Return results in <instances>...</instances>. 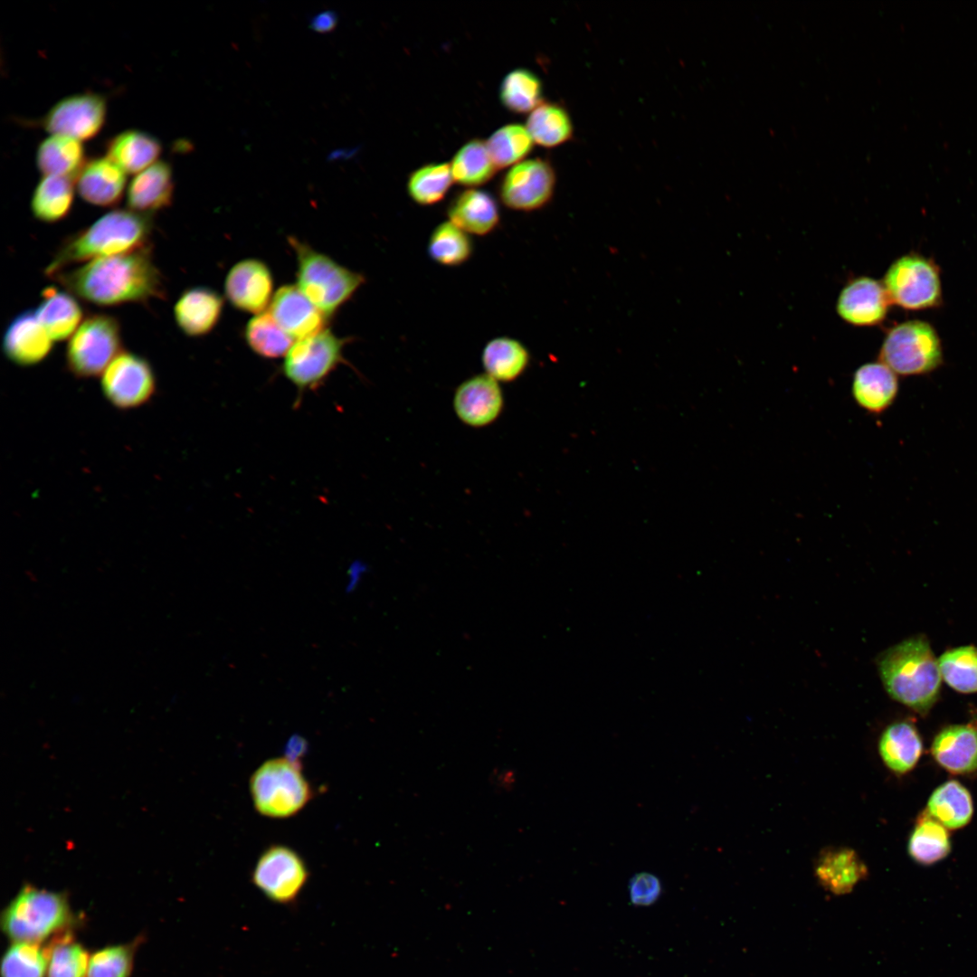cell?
Returning <instances> with one entry per match:
<instances>
[{
  "instance_id": "cell-1",
  "label": "cell",
  "mask_w": 977,
  "mask_h": 977,
  "mask_svg": "<svg viewBox=\"0 0 977 977\" xmlns=\"http://www.w3.org/2000/svg\"><path fill=\"white\" fill-rule=\"evenodd\" d=\"M51 279L73 296L101 307L166 298L163 275L153 259L150 243L63 270Z\"/></svg>"
},
{
  "instance_id": "cell-2",
  "label": "cell",
  "mask_w": 977,
  "mask_h": 977,
  "mask_svg": "<svg viewBox=\"0 0 977 977\" xmlns=\"http://www.w3.org/2000/svg\"><path fill=\"white\" fill-rule=\"evenodd\" d=\"M152 215L114 209L66 237L44 269L51 278L80 262L125 253L149 244Z\"/></svg>"
},
{
  "instance_id": "cell-3",
  "label": "cell",
  "mask_w": 977,
  "mask_h": 977,
  "mask_svg": "<svg viewBox=\"0 0 977 977\" xmlns=\"http://www.w3.org/2000/svg\"><path fill=\"white\" fill-rule=\"evenodd\" d=\"M877 668L883 686L896 701L925 715L939 697L941 674L925 637L903 640L882 653Z\"/></svg>"
},
{
  "instance_id": "cell-4",
  "label": "cell",
  "mask_w": 977,
  "mask_h": 977,
  "mask_svg": "<svg viewBox=\"0 0 977 977\" xmlns=\"http://www.w3.org/2000/svg\"><path fill=\"white\" fill-rule=\"evenodd\" d=\"M74 915L64 892L25 884L3 909L0 925L12 943L43 944L71 929Z\"/></svg>"
},
{
  "instance_id": "cell-5",
  "label": "cell",
  "mask_w": 977,
  "mask_h": 977,
  "mask_svg": "<svg viewBox=\"0 0 977 977\" xmlns=\"http://www.w3.org/2000/svg\"><path fill=\"white\" fill-rule=\"evenodd\" d=\"M297 259V286L327 318H331L365 282L352 270L296 238H289Z\"/></svg>"
},
{
  "instance_id": "cell-6",
  "label": "cell",
  "mask_w": 977,
  "mask_h": 977,
  "mask_svg": "<svg viewBox=\"0 0 977 977\" xmlns=\"http://www.w3.org/2000/svg\"><path fill=\"white\" fill-rule=\"evenodd\" d=\"M250 792L255 810L273 819L296 815L312 798L302 766L286 757L262 763L251 776Z\"/></svg>"
},
{
  "instance_id": "cell-7",
  "label": "cell",
  "mask_w": 977,
  "mask_h": 977,
  "mask_svg": "<svg viewBox=\"0 0 977 977\" xmlns=\"http://www.w3.org/2000/svg\"><path fill=\"white\" fill-rule=\"evenodd\" d=\"M878 358L896 375L928 374L943 363V351L934 328L921 320H909L887 334Z\"/></svg>"
},
{
  "instance_id": "cell-8",
  "label": "cell",
  "mask_w": 977,
  "mask_h": 977,
  "mask_svg": "<svg viewBox=\"0 0 977 977\" xmlns=\"http://www.w3.org/2000/svg\"><path fill=\"white\" fill-rule=\"evenodd\" d=\"M121 346L119 320L105 313L91 314L70 337L66 366L78 378L98 376L122 351Z\"/></svg>"
},
{
  "instance_id": "cell-9",
  "label": "cell",
  "mask_w": 977,
  "mask_h": 977,
  "mask_svg": "<svg viewBox=\"0 0 977 977\" xmlns=\"http://www.w3.org/2000/svg\"><path fill=\"white\" fill-rule=\"evenodd\" d=\"M346 340L329 328L298 340L284 356V376L299 393L317 389L345 361Z\"/></svg>"
},
{
  "instance_id": "cell-10",
  "label": "cell",
  "mask_w": 977,
  "mask_h": 977,
  "mask_svg": "<svg viewBox=\"0 0 977 977\" xmlns=\"http://www.w3.org/2000/svg\"><path fill=\"white\" fill-rule=\"evenodd\" d=\"M883 286L891 303L906 309H924L941 301L937 267L918 254H906L887 270Z\"/></svg>"
},
{
  "instance_id": "cell-11",
  "label": "cell",
  "mask_w": 977,
  "mask_h": 977,
  "mask_svg": "<svg viewBox=\"0 0 977 977\" xmlns=\"http://www.w3.org/2000/svg\"><path fill=\"white\" fill-rule=\"evenodd\" d=\"M309 872L302 857L284 845H271L259 857L253 871V885L270 901L279 905L296 902Z\"/></svg>"
},
{
  "instance_id": "cell-12",
  "label": "cell",
  "mask_w": 977,
  "mask_h": 977,
  "mask_svg": "<svg viewBox=\"0 0 977 977\" xmlns=\"http://www.w3.org/2000/svg\"><path fill=\"white\" fill-rule=\"evenodd\" d=\"M555 185V171L548 160L527 159L514 165L502 176L498 197L510 210L534 212L549 204Z\"/></svg>"
},
{
  "instance_id": "cell-13",
  "label": "cell",
  "mask_w": 977,
  "mask_h": 977,
  "mask_svg": "<svg viewBox=\"0 0 977 977\" xmlns=\"http://www.w3.org/2000/svg\"><path fill=\"white\" fill-rule=\"evenodd\" d=\"M100 384L104 396L112 405L130 410L144 405L152 398L157 380L145 357L121 351L102 373Z\"/></svg>"
},
{
  "instance_id": "cell-14",
  "label": "cell",
  "mask_w": 977,
  "mask_h": 977,
  "mask_svg": "<svg viewBox=\"0 0 977 977\" xmlns=\"http://www.w3.org/2000/svg\"><path fill=\"white\" fill-rule=\"evenodd\" d=\"M107 109V100L103 95L86 91L62 98L36 122L51 135L84 141L100 132Z\"/></svg>"
},
{
  "instance_id": "cell-15",
  "label": "cell",
  "mask_w": 977,
  "mask_h": 977,
  "mask_svg": "<svg viewBox=\"0 0 977 977\" xmlns=\"http://www.w3.org/2000/svg\"><path fill=\"white\" fill-rule=\"evenodd\" d=\"M273 277L262 261L245 259L236 262L224 280V293L237 309L254 315L265 311L273 298Z\"/></svg>"
},
{
  "instance_id": "cell-16",
  "label": "cell",
  "mask_w": 977,
  "mask_h": 977,
  "mask_svg": "<svg viewBox=\"0 0 977 977\" xmlns=\"http://www.w3.org/2000/svg\"><path fill=\"white\" fill-rule=\"evenodd\" d=\"M503 406L498 382L487 374L465 380L457 387L453 397V407L459 419L474 428L492 423L500 415Z\"/></svg>"
},
{
  "instance_id": "cell-17",
  "label": "cell",
  "mask_w": 977,
  "mask_h": 977,
  "mask_svg": "<svg viewBox=\"0 0 977 977\" xmlns=\"http://www.w3.org/2000/svg\"><path fill=\"white\" fill-rule=\"evenodd\" d=\"M270 313L293 339L313 336L326 328L327 317L296 285L280 287L270 302Z\"/></svg>"
},
{
  "instance_id": "cell-18",
  "label": "cell",
  "mask_w": 977,
  "mask_h": 977,
  "mask_svg": "<svg viewBox=\"0 0 977 977\" xmlns=\"http://www.w3.org/2000/svg\"><path fill=\"white\" fill-rule=\"evenodd\" d=\"M52 342L35 312L29 309L20 312L9 322L2 337V349L14 364L31 366L49 356Z\"/></svg>"
},
{
  "instance_id": "cell-19",
  "label": "cell",
  "mask_w": 977,
  "mask_h": 977,
  "mask_svg": "<svg viewBox=\"0 0 977 977\" xmlns=\"http://www.w3.org/2000/svg\"><path fill=\"white\" fill-rule=\"evenodd\" d=\"M889 304L883 283L869 277H858L842 289L836 309L847 323L868 327L879 324L886 318Z\"/></svg>"
},
{
  "instance_id": "cell-20",
  "label": "cell",
  "mask_w": 977,
  "mask_h": 977,
  "mask_svg": "<svg viewBox=\"0 0 977 977\" xmlns=\"http://www.w3.org/2000/svg\"><path fill=\"white\" fill-rule=\"evenodd\" d=\"M449 221L470 235L486 236L498 229L501 214L497 199L488 191L467 188L447 207Z\"/></svg>"
},
{
  "instance_id": "cell-21",
  "label": "cell",
  "mask_w": 977,
  "mask_h": 977,
  "mask_svg": "<svg viewBox=\"0 0 977 977\" xmlns=\"http://www.w3.org/2000/svg\"><path fill=\"white\" fill-rule=\"evenodd\" d=\"M76 190L87 203L113 206L122 199L127 174L108 157L87 160L74 179Z\"/></svg>"
},
{
  "instance_id": "cell-22",
  "label": "cell",
  "mask_w": 977,
  "mask_h": 977,
  "mask_svg": "<svg viewBox=\"0 0 977 977\" xmlns=\"http://www.w3.org/2000/svg\"><path fill=\"white\" fill-rule=\"evenodd\" d=\"M175 184L171 165L157 160L135 175L127 188V206L134 212L153 215L173 203Z\"/></svg>"
},
{
  "instance_id": "cell-23",
  "label": "cell",
  "mask_w": 977,
  "mask_h": 977,
  "mask_svg": "<svg viewBox=\"0 0 977 977\" xmlns=\"http://www.w3.org/2000/svg\"><path fill=\"white\" fill-rule=\"evenodd\" d=\"M223 299L215 290L196 286L182 292L174 306L177 327L186 336L199 337L209 334L222 316Z\"/></svg>"
},
{
  "instance_id": "cell-24",
  "label": "cell",
  "mask_w": 977,
  "mask_h": 977,
  "mask_svg": "<svg viewBox=\"0 0 977 977\" xmlns=\"http://www.w3.org/2000/svg\"><path fill=\"white\" fill-rule=\"evenodd\" d=\"M814 874L826 891L842 896L851 892L867 877L868 871L854 849L832 847L820 852L814 863Z\"/></svg>"
},
{
  "instance_id": "cell-25",
  "label": "cell",
  "mask_w": 977,
  "mask_h": 977,
  "mask_svg": "<svg viewBox=\"0 0 977 977\" xmlns=\"http://www.w3.org/2000/svg\"><path fill=\"white\" fill-rule=\"evenodd\" d=\"M931 753L935 762L953 774L977 771V725L949 726L934 738Z\"/></svg>"
},
{
  "instance_id": "cell-26",
  "label": "cell",
  "mask_w": 977,
  "mask_h": 977,
  "mask_svg": "<svg viewBox=\"0 0 977 977\" xmlns=\"http://www.w3.org/2000/svg\"><path fill=\"white\" fill-rule=\"evenodd\" d=\"M898 391L896 374L880 361L864 364L854 373L853 398L869 413L880 414L887 411L896 399Z\"/></svg>"
},
{
  "instance_id": "cell-27",
  "label": "cell",
  "mask_w": 977,
  "mask_h": 977,
  "mask_svg": "<svg viewBox=\"0 0 977 977\" xmlns=\"http://www.w3.org/2000/svg\"><path fill=\"white\" fill-rule=\"evenodd\" d=\"M877 751L885 766L896 774L915 768L923 752V742L915 726L909 721L888 725L881 733Z\"/></svg>"
},
{
  "instance_id": "cell-28",
  "label": "cell",
  "mask_w": 977,
  "mask_h": 977,
  "mask_svg": "<svg viewBox=\"0 0 977 977\" xmlns=\"http://www.w3.org/2000/svg\"><path fill=\"white\" fill-rule=\"evenodd\" d=\"M35 315L53 341L71 337L82 322V308L67 290L49 286L42 291Z\"/></svg>"
},
{
  "instance_id": "cell-29",
  "label": "cell",
  "mask_w": 977,
  "mask_h": 977,
  "mask_svg": "<svg viewBox=\"0 0 977 977\" xmlns=\"http://www.w3.org/2000/svg\"><path fill=\"white\" fill-rule=\"evenodd\" d=\"M162 152V144L151 134L128 129L109 138L106 143V157L126 174L137 175L155 162Z\"/></svg>"
},
{
  "instance_id": "cell-30",
  "label": "cell",
  "mask_w": 977,
  "mask_h": 977,
  "mask_svg": "<svg viewBox=\"0 0 977 977\" xmlns=\"http://www.w3.org/2000/svg\"><path fill=\"white\" fill-rule=\"evenodd\" d=\"M86 161L81 141L66 136L51 135L36 149V166L43 175L74 180Z\"/></svg>"
},
{
  "instance_id": "cell-31",
  "label": "cell",
  "mask_w": 977,
  "mask_h": 977,
  "mask_svg": "<svg viewBox=\"0 0 977 977\" xmlns=\"http://www.w3.org/2000/svg\"><path fill=\"white\" fill-rule=\"evenodd\" d=\"M530 362L526 346L519 340L500 336L490 339L481 353L485 374L498 382H512L521 376Z\"/></svg>"
},
{
  "instance_id": "cell-32",
  "label": "cell",
  "mask_w": 977,
  "mask_h": 977,
  "mask_svg": "<svg viewBox=\"0 0 977 977\" xmlns=\"http://www.w3.org/2000/svg\"><path fill=\"white\" fill-rule=\"evenodd\" d=\"M926 811L946 829L967 825L973 814V802L968 789L955 780L939 785L927 801Z\"/></svg>"
},
{
  "instance_id": "cell-33",
  "label": "cell",
  "mask_w": 977,
  "mask_h": 977,
  "mask_svg": "<svg viewBox=\"0 0 977 977\" xmlns=\"http://www.w3.org/2000/svg\"><path fill=\"white\" fill-rule=\"evenodd\" d=\"M74 180L57 175H43L36 185L30 207L37 220L53 223L71 212L74 199Z\"/></svg>"
},
{
  "instance_id": "cell-34",
  "label": "cell",
  "mask_w": 977,
  "mask_h": 977,
  "mask_svg": "<svg viewBox=\"0 0 977 977\" xmlns=\"http://www.w3.org/2000/svg\"><path fill=\"white\" fill-rule=\"evenodd\" d=\"M43 947L48 958L46 977H87L90 955L72 929L55 934Z\"/></svg>"
},
{
  "instance_id": "cell-35",
  "label": "cell",
  "mask_w": 977,
  "mask_h": 977,
  "mask_svg": "<svg viewBox=\"0 0 977 977\" xmlns=\"http://www.w3.org/2000/svg\"><path fill=\"white\" fill-rule=\"evenodd\" d=\"M951 850L947 829L926 811L922 812L907 842L911 858L925 866L933 865L946 858Z\"/></svg>"
},
{
  "instance_id": "cell-36",
  "label": "cell",
  "mask_w": 977,
  "mask_h": 977,
  "mask_svg": "<svg viewBox=\"0 0 977 977\" xmlns=\"http://www.w3.org/2000/svg\"><path fill=\"white\" fill-rule=\"evenodd\" d=\"M526 127L535 143L548 148L566 143L574 135L569 113L554 102L543 101L532 110Z\"/></svg>"
},
{
  "instance_id": "cell-37",
  "label": "cell",
  "mask_w": 977,
  "mask_h": 977,
  "mask_svg": "<svg viewBox=\"0 0 977 977\" xmlns=\"http://www.w3.org/2000/svg\"><path fill=\"white\" fill-rule=\"evenodd\" d=\"M450 166L453 182L468 188L486 184L498 170L486 143L479 138L465 143L454 155Z\"/></svg>"
},
{
  "instance_id": "cell-38",
  "label": "cell",
  "mask_w": 977,
  "mask_h": 977,
  "mask_svg": "<svg viewBox=\"0 0 977 977\" xmlns=\"http://www.w3.org/2000/svg\"><path fill=\"white\" fill-rule=\"evenodd\" d=\"M427 252L437 264L453 268L471 258L474 243L469 233L448 220L439 223L431 232Z\"/></svg>"
},
{
  "instance_id": "cell-39",
  "label": "cell",
  "mask_w": 977,
  "mask_h": 977,
  "mask_svg": "<svg viewBox=\"0 0 977 977\" xmlns=\"http://www.w3.org/2000/svg\"><path fill=\"white\" fill-rule=\"evenodd\" d=\"M244 338L254 354L270 359L285 356L294 344L270 311L254 315L247 322Z\"/></svg>"
},
{
  "instance_id": "cell-40",
  "label": "cell",
  "mask_w": 977,
  "mask_h": 977,
  "mask_svg": "<svg viewBox=\"0 0 977 977\" xmlns=\"http://www.w3.org/2000/svg\"><path fill=\"white\" fill-rule=\"evenodd\" d=\"M543 85L533 71L518 68L508 72L503 79L499 89V99L503 106L514 113H526L540 105Z\"/></svg>"
},
{
  "instance_id": "cell-41",
  "label": "cell",
  "mask_w": 977,
  "mask_h": 977,
  "mask_svg": "<svg viewBox=\"0 0 977 977\" xmlns=\"http://www.w3.org/2000/svg\"><path fill=\"white\" fill-rule=\"evenodd\" d=\"M452 182L450 164H427L411 173L406 184L407 194L419 205H433L445 197Z\"/></svg>"
},
{
  "instance_id": "cell-42",
  "label": "cell",
  "mask_w": 977,
  "mask_h": 977,
  "mask_svg": "<svg viewBox=\"0 0 977 977\" xmlns=\"http://www.w3.org/2000/svg\"><path fill=\"white\" fill-rule=\"evenodd\" d=\"M486 145L497 169H501L524 159L531 152L534 141L526 127L507 124L496 130Z\"/></svg>"
},
{
  "instance_id": "cell-43",
  "label": "cell",
  "mask_w": 977,
  "mask_h": 977,
  "mask_svg": "<svg viewBox=\"0 0 977 977\" xmlns=\"http://www.w3.org/2000/svg\"><path fill=\"white\" fill-rule=\"evenodd\" d=\"M942 678L957 692H977V648L961 646L946 650L937 659Z\"/></svg>"
},
{
  "instance_id": "cell-44",
  "label": "cell",
  "mask_w": 977,
  "mask_h": 977,
  "mask_svg": "<svg viewBox=\"0 0 977 977\" xmlns=\"http://www.w3.org/2000/svg\"><path fill=\"white\" fill-rule=\"evenodd\" d=\"M142 935L131 942L108 945L90 955L87 977H130Z\"/></svg>"
},
{
  "instance_id": "cell-45",
  "label": "cell",
  "mask_w": 977,
  "mask_h": 977,
  "mask_svg": "<svg viewBox=\"0 0 977 977\" xmlns=\"http://www.w3.org/2000/svg\"><path fill=\"white\" fill-rule=\"evenodd\" d=\"M48 958L43 944L12 943L1 959V977H45Z\"/></svg>"
},
{
  "instance_id": "cell-46",
  "label": "cell",
  "mask_w": 977,
  "mask_h": 977,
  "mask_svg": "<svg viewBox=\"0 0 977 977\" xmlns=\"http://www.w3.org/2000/svg\"><path fill=\"white\" fill-rule=\"evenodd\" d=\"M630 898L636 906H650L655 903L661 893V884L659 878L650 873L635 875L629 885Z\"/></svg>"
},
{
  "instance_id": "cell-47",
  "label": "cell",
  "mask_w": 977,
  "mask_h": 977,
  "mask_svg": "<svg viewBox=\"0 0 977 977\" xmlns=\"http://www.w3.org/2000/svg\"><path fill=\"white\" fill-rule=\"evenodd\" d=\"M307 748L308 745L306 740L302 736L295 735L291 736L286 744L284 757L290 762L302 766V759L307 752Z\"/></svg>"
},
{
  "instance_id": "cell-48",
  "label": "cell",
  "mask_w": 977,
  "mask_h": 977,
  "mask_svg": "<svg viewBox=\"0 0 977 977\" xmlns=\"http://www.w3.org/2000/svg\"><path fill=\"white\" fill-rule=\"evenodd\" d=\"M338 15L333 10L320 12L314 15L309 23L310 28L318 33H328L335 29Z\"/></svg>"
},
{
  "instance_id": "cell-49",
  "label": "cell",
  "mask_w": 977,
  "mask_h": 977,
  "mask_svg": "<svg viewBox=\"0 0 977 977\" xmlns=\"http://www.w3.org/2000/svg\"><path fill=\"white\" fill-rule=\"evenodd\" d=\"M366 571L367 567L361 563H355L350 566L348 569V582L346 584L347 591L354 590L356 587Z\"/></svg>"
},
{
  "instance_id": "cell-50",
  "label": "cell",
  "mask_w": 977,
  "mask_h": 977,
  "mask_svg": "<svg viewBox=\"0 0 977 977\" xmlns=\"http://www.w3.org/2000/svg\"><path fill=\"white\" fill-rule=\"evenodd\" d=\"M354 152H355L354 149H352V150H348V149L336 150V151L332 152L328 156L327 159L336 160V159H340V158H348L354 154Z\"/></svg>"
}]
</instances>
